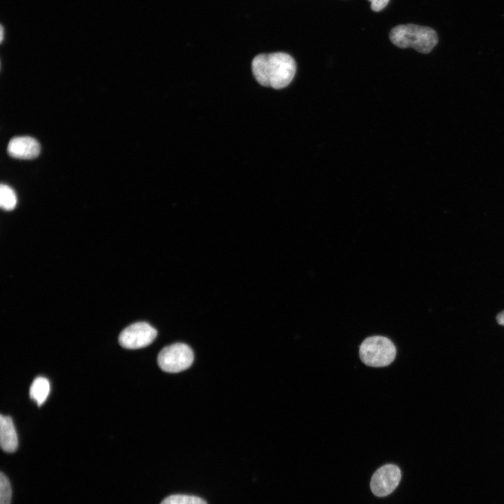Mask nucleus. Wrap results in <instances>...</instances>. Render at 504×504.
Returning <instances> with one entry per match:
<instances>
[{"instance_id": "1", "label": "nucleus", "mask_w": 504, "mask_h": 504, "mask_svg": "<svg viewBox=\"0 0 504 504\" xmlns=\"http://www.w3.org/2000/svg\"><path fill=\"white\" fill-rule=\"evenodd\" d=\"M296 67L295 59L283 52L259 54L251 62L252 74L256 81L263 87L276 90L284 88L291 83Z\"/></svg>"}, {"instance_id": "2", "label": "nucleus", "mask_w": 504, "mask_h": 504, "mask_svg": "<svg viewBox=\"0 0 504 504\" xmlns=\"http://www.w3.org/2000/svg\"><path fill=\"white\" fill-rule=\"evenodd\" d=\"M389 38L400 48H412L423 54L430 52L438 42L435 30L414 24H400L393 27L390 31Z\"/></svg>"}, {"instance_id": "3", "label": "nucleus", "mask_w": 504, "mask_h": 504, "mask_svg": "<svg viewBox=\"0 0 504 504\" xmlns=\"http://www.w3.org/2000/svg\"><path fill=\"white\" fill-rule=\"evenodd\" d=\"M359 356L362 362L368 366L384 367L394 360L396 348L392 341L386 337L372 336L361 343Z\"/></svg>"}, {"instance_id": "4", "label": "nucleus", "mask_w": 504, "mask_h": 504, "mask_svg": "<svg viewBox=\"0 0 504 504\" xmlns=\"http://www.w3.org/2000/svg\"><path fill=\"white\" fill-rule=\"evenodd\" d=\"M194 354L189 346L176 343L163 348L158 356L160 368L164 372L176 373L188 369L192 363Z\"/></svg>"}, {"instance_id": "5", "label": "nucleus", "mask_w": 504, "mask_h": 504, "mask_svg": "<svg viewBox=\"0 0 504 504\" xmlns=\"http://www.w3.org/2000/svg\"><path fill=\"white\" fill-rule=\"evenodd\" d=\"M158 332L146 322H137L125 328L119 335L120 344L126 349H136L150 344Z\"/></svg>"}, {"instance_id": "6", "label": "nucleus", "mask_w": 504, "mask_h": 504, "mask_svg": "<svg viewBox=\"0 0 504 504\" xmlns=\"http://www.w3.org/2000/svg\"><path fill=\"white\" fill-rule=\"evenodd\" d=\"M400 479L401 472L397 465H384L373 474L370 482L371 490L377 496H386L393 491Z\"/></svg>"}, {"instance_id": "7", "label": "nucleus", "mask_w": 504, "mask_h": 504, "mask_svg": "<svg viewBox=\"0 0 504 504\" xmlns=\"http://www.w3.org/2000/svg\"><path fill=\"white\" fill-rule=\"evenodd\" d=\"M39 143L28 136H15L8 144L7 151L10 156L22 160L36 158L40 153Z\"/></svg>"}, {"instance_id": "8", "label": "nucleus", "mask_w": 504, "mask_h": 504, "mask_svg": "<svg viewBox=\"0 0 504 504\" xmlns=\"http://www.w3.org/2000/svg\"><path fill=\"white\" fill-rule=\"evenodd\" d=\"M0 444L2 449L8 453L16 451L18 445V435L13 420L9 416L1 414Z\"/></svg>"}, {"instance_id": "9", "label": "nucleus", "mask_w": 504, "mask_h": 504, "mask_svg": "<svg viewBox=\"0 0 504 504\" xmlns=\"http://www.w3.org/2000/svg\"><path fill=\"white\" fill-rule=\"evenodd\" d=\"M50 389L48 379L43 377H38L33 381L30 386L29 396L38 406H41L46 400Z\"/></svg>"}, {"instance_id": "10", "label": "nucleus", "mask_w": 504, "mask_h": 504, "mask_svg": "<svg viewBox=\"0 0 504 504\" xmlns=\"http://www.w3.org/2000/svg\"><path fill=\"white\" fill-rule=\"evenodd\" d=\"M17 204V197L12 188L6 184L0 187V205L6 211L13 210Z\"/></svg>"}, {"instance_id": "11", "label": "nucleus", "mask_w": 504, "mask_h": 504, "mask_svg": "<svg viewBox=\"0 0 504 504\" xmlns=\"http://www.w3.org/2000/svg\"><path fill=\"white\" fill-rule=\"evenodd\" d=\"M160 504H206V503L195 496L174 494L166 497Z\"/></svg>"}, {"instance_id": "12", "label": "nucleus", "mask_w": 504, "mask_h": 504, "mask_svg": "<svg viewBox=\"0 0 504 504\" xmlns=\"http://www.w3.org/2000/svg\"><path fill=\"white\" fill-rule=\"evenodd\" d=\"M12 490L7 477L3 473L0 474V504H10Z\"/></svg>"}, {"instance_id": "13", "label": "nucleus", "mask_w": 504, "mask_h": 504, "mask_svg": "<svg viewBox=\"0 0 504 504\" xmlns=\"http://www.w3.org/2000/svg\"><path fill=\"white\" fill-rule=\"evenodd\" d=\"M370 2V7L373 11L378 12L384 8L390 0H368Z\"/></svg>"}, {"instance_id": "14", "label": "nucleus", "mask_w": 504, "mask_h": 504, "mask_svg": "<svg viewBox=\"0 0 504 504\" xmlns=\"http://www.w3.org/2000/svg\"><path fill=\"white\" fill-rule=\"evenodd\" d=\"M496 321L498 324L504 326V311H502L497 314Z\"/></svg>"}, {"instance_id": "15", "label": "nucleus", "mask_w": 504, "mask_h": 504, "mask_svg": "<svg viewBox=\"0 0 504 504\" xmlns=\"http://www.w3.org/2000/svg\"><path fill=\"white\" fill-rule=\"evenodd\" d=\"M4 27L1 25V37H0L1 42H2L4 40Z\"/></svg>"}]
</instances>
